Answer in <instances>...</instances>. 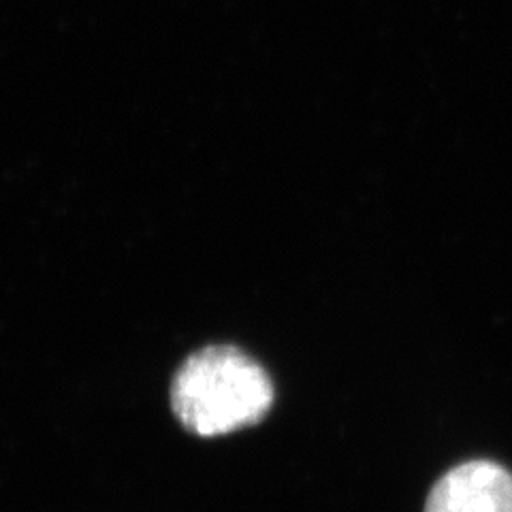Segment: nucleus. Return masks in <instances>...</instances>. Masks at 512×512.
<instances>
[{"label": "nucleus", "mask_w": 512, "mask_h": 512, "mask_svg": "<svg viewBox=\"0 0 512 512\" xmlns=\"http://www.w3.org/2000/svg\"><path fill=\"white\" fill-rule=\"evenodd\" d=\"M274 406V382L244 350L207 346L190 355L171 384V408L201 438L261 423Z\"/></svg>", "instance_id": "obj_1"}, {"label": "nucleus", "mask_w": 512, "mask_h": 512, "mask_svg": "<svg viewBox=\"0 0 512 512\" xmlns=\"http://www.w3.org/2000/svg\"><path fill=\"white\" fill-rule=\"evenodd\" d=\"M425 512H512V474L491 459L463 461L436 480Z\"/></svg>", "instance_id": "obj_2"}]
</instances>
